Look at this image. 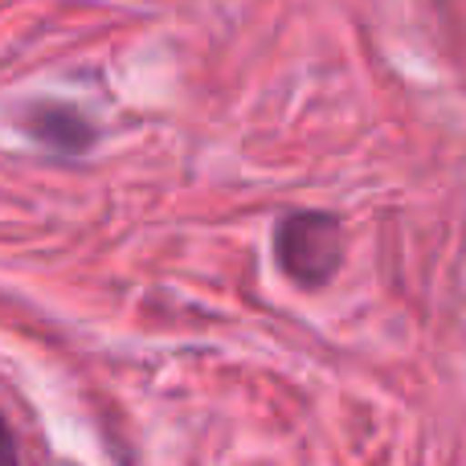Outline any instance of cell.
<instances>
[{
    "mask_svg": "<svg viewBox=\"0 0 466 466\" xmlns=\"http://www.w3.org/2000/svg\"><path fill=\"white\" fill-rule=\"evenodd\" d=\"M274 249L290 279L315 287L339 266V226L323 213H295L274 233Z\"/></svg>",
    "mask_w": 466,
    "mask_h": 466,
    "instance_id": "obj_1",
    "label": "cell"
},
{
    "mask_svg": "<svg viewBox=\"0 0 466 466\" xmlns=\"http://www.w3.org/2000/svg\"><path fill=\"white\" fill-rule=\"evenodd\" d=\"M29 127H33V136H41L46 144H54V147H82L90 139V131H86V123L78 119L74 111H62V106H49V111H37L29 119Z\"/></svg>",
    "mask_w": 466,
    "mask_h": 466,
    "instance_id": "obj_2",
    "label": "cell"
},
{
    "mask_svg": "<svg viewBox=\"0 0 466 466\" xmlns=\"http://www.w3.org/2000/svg\"><path fill=\"white\" fill-rule=\"evenodd\" d=\"M0 466H16V442L5 418H0Z\"/></svg>",
    "mask_w": 466,
    "mask_h": 466,
    "instance_id": "obj_3",
    "label": "cell"
}]
</instances>
